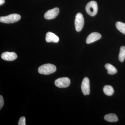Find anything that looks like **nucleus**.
<instances>
[{
	"label": "nucleus",
	"instance_id": "obj_16",
	"mask_svg": "<svg viewBox=\"0 0 125 125\" xmlns=\"http://www.w3.org/2000/svg\"><path fill=\"white\" fill-rule=\"evenodd\" d=\"M19 125H25L26 123H25V117L23 116L21 117L19 120V123H18Z\"/></svg>",
	"mask_w": 125,
	"mask_h": 125
},
{
	"label": "nucleus",
	"instance_id": "obj_17",
	"mask_svg": "<svg viewBox=\"0 0 125 125\" xmlns=\"http://www.w3.org/2000/svg\"><path fill=\"white\" fill-rule=\"evenodd\" d=\"M4 100L2 96L1 95L0 96V109H1L3 107L4 105Z\"/></svg>",
	"mask_w": 125,
	"mask_h": 125
},
{
	"label": "nucleus",
	"instance_id": "obj_2",
	"mask_svg": "<svg viewBox=\"0 0 125 125\" xmlns=\"http://www.w3.org/2000/svg\"><path fill=\"white\" fill-rule=\"evenodd\" d=\"M21 16L19 14H13L7 16H1L0 18V21L5 23H12L20 20Z\"/></svg>",
	"mask_w": 125,
	"mask_h": 125
},
{
	"label": "nucleus",
	"instance_id": "obj_8",
	"mask_svg": "<svg viewBox=\"0 0 125 125\" xmlns=\"http://www.w3.org/2000/svg\"><path fill=\"white\" fill-rule=\"evenodd\" d=\"M18 57L17 54L13 52H5L1 55V57L3 60L7 61L14 60Z\"/></svg>",
	"mask_w": 125,
	"mask_h": 125
},
{
	"label": "nucleus",
	"instance_id": "obj_15",
	"mask_svg": "<svg viewBox=\"0 0 125 125\" xmlns=\"http://www.w3.org/2000/svg\"><path fill=\"white\" fill-rule=\"evenodd\" d=\"M116 27L120 32L125 35V23L120 22H117Z\"/></svg>",
	"mask_w": 125,
	"mask_h": 125
},
{
	"label": "nucleus",
	"instance_id": "obj_10",
	"mask_svg": "<svg viewBox=\"0 0 125 125\" xmlns=\"http://www.w3.org/2000/svg\"><path fill=\"white\" fill-rule=\"evenodd\" d=\"M46 40L47 42L57 43L59 41V38L55 34L49 32L47 33L46 35Z\"/></svg>",
	"mask_w": 125,
	"mask_h": 125
},
{
	"label": "nucleus",
	"instance_id": "obj_18",
	"mask_svg": "<svg viewBox=\"0 0 125 125\" xmlns=\"http://www.w3.org/2000/svg\"><path fill=\"white\" fill-rule=\"evenodd\" d=\"M5 0H0V5H1L5 3Z\"/></svg>",
	"mask_w": 125,
	"mask_h": 125
},
{
	"label": "nucleus",
	"instance_id": "obj_3",
	"mask_svg": "<svg viewBox=\"0 0 125 125\" xmlns=\"http://www.w3.org/2000/svg\"><path fill=\"white\" fill-rule=\"evenodd\" d=\"M98 5L97 2L92 1L88 3L85 7V10L87 14L92 16L96 15L97 13Z\"/></svg>",
	"mask_w": 125,
	"mask_h": 125
},
{
	"label": "nucleus",
	"instance_id": "obj_9",
	"mask_svg": "<svg viewBox=\"0 0 125 125\" xmlns=\"http://www.w3.org/2000/svg\"><path fill=\"white\" fill-rule=\"evenodd\" d=\"M102 37V36L99 33L94 32L90 33L87 37L86 42L87 44L92 43L99 40Z\"/></svg>",
	"mask_w": 125,
	"mask_h": 125
},
{
	"label": "nucleus",
	"instance_id": "obj_14",
	"mask_svg": "<svg viewBox=\"0 0 125 125\" xmlns=\"http://www.w3.org/2000/svg\"><path fill=\"white\" fill-rule=\"evenodd\" d=\"M118 59L121 62H123L125 59V46H122L120 49V52L118 55Z\"/></svg>",
	"mask_w": 125,
	"mask_h": 125
},
{
	"label": "nucleus",
	"instance_id": "obj_4",
	"mask_svg": "<svg viewBox=\"0 0 125 125\" xmlns=\"http://www.w3.org/2000/svg\"><path fill=\"white\" fill-rule=\"evenodd\" d=\"M75 27L77 32H80L84 24V19L82 14L80 13L76 14L74 22Z\"/></svg>",
	"mask_w": 125,
	"mask_h": 125
},
{
	"label": "nucleus",
	"instance_id": "obj_1",
	"mask_svg": "<svg viewBox=\"0 0 125 125\" xmlns=\"http://www.w3.org/2000/svg\"><path fill=\"white\" fill-rule=\"evenodd\" d=\"M56 70V67L54 65L47 64L41 66L38 68V72L42 74L48 75L54 73Z\"/></svg>",
	"mask_w": 125,
	"mask_h": 125
},
{
	"label": "nucleus",
	"instance_id": "obj_5",
	"mask_svg": "<svg viewBox=\"0 0 125 125\" xmlns=\"http://www.w3.org/2000/svg\"><path fill=\"white\" fill-rule=\"evenodd\" d=\"M70 80L67 77L58 78L55 82V85L60 88H64L69 87L70 84Z\"/></svg>",
	"mask_w": 125,
	"mask_h": 125
},
{
	"label": "nucleus",
	"instance_id": "obj_6",
	"mask_svg": "<svg viewBox=\"0 0 125 125\" xmlns=\"http://www.w3.org/2000/svg\"><path fill=\"white\" fill-rule=\"evenodd\" d=\"M81 88L82 92L84 95H89L90 93V82L88 78H84L81 84Z\"/></svg>",
	"mask_w": 125,
	"mask_h": 125
},
{
	"label": "nucleus",
	"instance_id": "obj_11",
	"mask_svg": "<svg viewBox=\"0 0 125 125\" xmlns=\"http://www.w3.org/2000/svg\"><path fill=\"white\" fill-rule=\"evenodd\" d=\"M105 120L111 122H116L117 121L118 119L116 115L113 113H110L107 114L104 116Z\"/></svg>",
	"mask_w": 125,
	"mask_h": 125
},
{
	"label": "nucleus",
	"instance_id": "obj_12",
	"mask_svg": "<svg viewBox=\"0 0 125 125\" xmlns=\"http://www.w3.org/2000/svg\"><path fill=\"white\" fill-rule=\"evenodd\" d=\"M105 66L106 69L107 70V73L109 74H114L117 72L116 68L111 64L107 63L105 65Z\"/></svg>",
	"mask_w": 125,
	"mask_h": 125
},
{
	"label": "nucleus",
	"instance_id": "obj_13",
	"mask_svg": "<svg viewBox=\"0 0 125 125\" xmlns=\"http://www.w3.org/2000/svg\"><path fill=\"white\" fill-rule=\"evenodd\" d=\"M104 93L106 95L111 96L114 93V89L112 86L110 85H106L103 89Z\"/></svg>",
	"mask_w": 125,
	"mask_h": 125
},
{
	"label": "nucleus",
	"instance_id": "obj_7",
	"mask_svg": "<svg viewBox=\"0 0 125 125\" xmlns=\"http://www.w3.org/2000/svg\"><path fill=\"white\" fill-rule=\"evenodd\" d=\"M60 12V10L57 7L49 10L46 12L44 15V18L46 19L51 20L57 16Z\"/></svg>",
	"mask_w": 125,
	"mask_h": 125
}]
</instances>
